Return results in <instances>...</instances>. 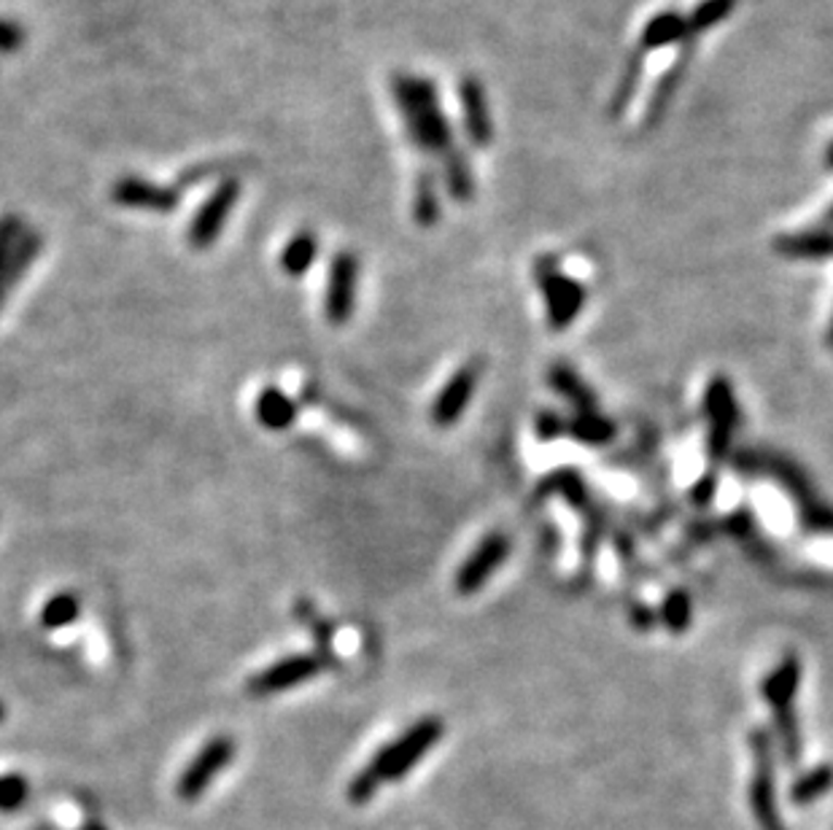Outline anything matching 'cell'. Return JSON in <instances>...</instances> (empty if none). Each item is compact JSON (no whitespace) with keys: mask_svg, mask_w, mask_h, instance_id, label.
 <instances>
[{"mask_svg":"<svg viewBox=\"0 0 833 830\" xmlns=\"http://www.w3.org/2000/svg\"><path fill=\"white\" fill-rule=\"evenodd\" d=\"M443 731L445 726L440 717H421L418 722H413L402 737H396L394 742L378 750L376 758L370 760L365 771H359L351 779L349 798L354 804H367L380 784L394 782V779L411 774L413 766L443 739Z\"/></svg>","mask_w":833,"mask_h":830,"instance_id":"6da1fadb","label":"cell"},{"mask_svg":"<svg viewBox=\"0 0 833 830\" xmlns=\"http://www.w3.org/2000/svg\"><path fill=\"white\" fill-rule=\"evenodd\" d=\"M3 717H5V706L0 704V722H3Z\"/></svg>","mask_w":833,"mask_h":830,"instance_id":"ee69618b","label":"cell"},{"mask_svg":"<svg viewBox=\"0 0 833 830\" xmlns=\"http://www.w3.org/2000/svg\"><path fill=\"white\" fill-rule=\"evenodd\" d=\"M642 65H645V52H642V49H636V54H634V58H631V63H629V68H626L623 78H620L618 95H615V103H613V114L623 111L626 105H629V100L634 98L636 84H640Z\"/></svg>","mask_w":833,"mask_h":830,"instance_id":"4dcf8cb0","label":"cell"},{"mask_svg":"<svg viewBox=\"0 0 833 830\" xmlns=\"http://www.w3.org/2000/svg\"><path fill=\"white\" fill-rule=\"evenodd\" d=\"M823 224H825V229H831V227H833V203H831L829 211H825V216H823Z\"/></svg>","mask_w":833,"mask_h":830,"instance_id":"ab89813d","label":"cell"},{"mask_svg":"<svg viewBox=\"0 0 833 830\" xmlns=\"http://www.w3.org/2000/svg\"><path fill=\"white\" fill-rule=\"evenodd\" d=\"M78 615H81V602H78L76 593H58L41 607V626L47 631H58V628L76 622Z\"/></svg>","mask_w":833,"mask_h":830,"instance_id":"d4e9b609","label":"cell"},{"mask_svg":"<svg viewBox=\"0 0 833 830\" xmlns=\"http://www.w3.org/2000/svg\"><path fill=\"white\" fill-rule=\"evenodd\" d=\"M540 493H561L572 507H585L589 504V491H585L583 478L572 469H558L540 488Z\"/></svg>","mask_w":833,"mask_h":830,"instance_id":"83f0119b","label":"cell"},{"mask_svg":"<svg viewBox=\"0 0 833 830\" xmlns=\"http://www.w3.org/2000/svg\"><path fill=\"white\" fill-rule=\"evenodd\" d=\"M547 383H551V389L556 391V394H561L564 400L575 407V413L596 411V394L569 364H553V367L547 369Z\"/></svg>","mask_w":833,"mask_h":830,"instance_id":"2e32d148","label":"cell"},{"mask_svg":"<svg viewBox=\"0 0 833 830\" xmlns=\"http://www.w3.org/2000/svg\"><path fill=\"white\" fill-rule=\"evenodd\" d=\"M734 3L736 0H704V3H698V9L687 16V30H691V36L709 30V27H715L718 22H723L725 16L734 11Z\"/></svg>","mask_w":833,"mask_h":830,"instance_id":"f546056e","label":"cell"},{"mask_svg":"<svg viewBox=\"0 0 833 830\" xmlns=\"http://www.w3.org/2000/svg\"><path fill=\"white\" fill-rule=\"evenodd\" d=\"M715 493H718V475H715V469H707V473H704L702 478L693 483L691 499L698 510H704V507H709V504H712Z\"/></svg>","mask_w":833,"mask_h":830,"instance_id":"8d00e7d4","label":"cell"},{"mask_svg":"<svg viewBox=\"0 0 833 830\" xmlns=\"http://www.w3.org/2000/svg\"><path fill=\"white\" fill-rule=\"evenodd\" d=\"M458 103H462L464 130H467L469 143L485 149L494 140V125H491L483 84L472 76L464 78L462 87H458Z\"/></svg>","mask_w":833,"mask_h":830,"instance_id":"8fae6325","label":"cell"},{"mask_svg":"<svg viewBox=\"0 0 833 830\" xmlns=\"http://www.w3.org/2000/svg\"><path fill=\"white\" fill-rule=\"evenodd\" d=\"M658 620H661L672 633L687 631V628H691V620H693V602H691V596H687V591H682V588H674V591L669 593L667 599H664L661 613H658Z\"/></svg>","mask_w":833,"mask_h":830,"instance_id":"4316f807","label":"cell"},{"mask_svg":"<svg viewBox=\"0 0 833 830\" xmlns=\"http://www.w3.org/2000/svg\"><path fill=\"white\" fill-rule=\"evenodd\" d=\"M704 413H707V453L712 462H723L731 451V440L740 426V405L734 386L723 375H715L704 391Z\"/></svg>","mask_w":833,"mask_h":830,"instance_id":"7a4b0ae2","label":"cell"},{"mask_svg":"<svg viewBox=\"0 0 833 830\" xmlns=\"http://www.w3.org/2000/svg\"><path fill=\"white\" fill-rule=\"evenodd\" d=\"M356 278H359V262L351 251H340L335 254L332 265H329L327 280V300H324V311H327L329 324H345L354 313L356 300Z\"/></svg>","mask_w":833,"mask_h":830,"instance_id":"ba28073f","label":"cell"},{"mask_svg":"<svg viewBox=\"0 0 833 830\" xmlns=\"http://www.w3.org/2000/svg\"><path fill=\"white\" fill-rule=\"evenodd\" d=\"M294 615H298V620L303 622L307 631L313 633V639H316V644H318V653L335 655L332 653V642H335L332 622L324 618V615L318 613V609L313 607L307 599H300V602L294 604Z\"/></svg>","mask_w":833,"mask_h":830,"instance_id":"484cf974","label":"cell"},{"mask_svg":"<svg viewBox=\"0 0 833 830\" xmlns=\"http://www.w3.org/2000/svg\"><path fill=\"white\" fill-rule=\"evenodd\" d=\"M20 235H22L20 218H14V216L0 218V276H3L11 254H14V246H16V240H20Z\"/></svg>","mask_w":833,"mask_h":830,"instance_id":"836d02e7","label":"cell"},{"mask_svg":"<svg viewBox=\"0 0 833 830\" xmlns=\"http://www.w3.org/2000/svg\"><path fill=\"white\" fill-rule=\"evenodd\" d=\"M238 747L229 737H214L203 744L194 760L184 768V774L178 777V798L181 801H194L211 788L216 777L229 766V760L235 758Z\"/></svg>","mask_w":833,"mask_h":830,"instance_id":"8992f818","label":"cell"},{"mask_svg":"<svg viewBox=\"0 0 833 830\" xmlns=\"http://www.w3.org/2000/svg\"><path fill=\"white\" fill-rule=\"evenodd\" d=\"M84 830H105L103 826H98V822H87V828Z\"/></svg>","mask_w":833,"mask_h":830,"instance_id":"7bdbcfd3","label":"cell"},{"mask_svg":"<svg viewBox=\"0 0 833 830\" xmlns=\"http://www.w3.org/2000/svg\"><path fill=\"white\" fill-rule=\"evenodd\" d=\"M723 529L729 531L731 537H736V540H756L758 537V529H756V518H753L747 510H736V513H731L729 518L723 520Z\"/></svg>","mask_w":833,"mask_h":830,"instance_id":"d590c367","label":"cell"},{"mask_svg":"<svg viewBox=\"0 0 833 830\" xmlns=\"http://www.w3.org/2000/svg\"><path fill=\"white\" fill-rule=\"evenodd\" d=\"M507 553H510V540H507L502 531H494V535L483 537L480 545L475 548L472 553L464 558V564L458 566L456 571V591L462 596H472L478 593L480 588L485 586L491 575L505 564Z\"/></svg>","mask_w":833,"mask_h":830,"instance_id":"52a82bcc","label":"cell"},{"mask_svg":"<svg viewBox=\"0 0 833 830\" xmlns=\"http://www.w3.org/2000/svg\"><path fill=\"white\" fill-rule=\"evenodd\" d=\"M825 340H829V348L833 351V316H831V324H829V338Z\"/></svg>","mask_w":833,"mask_h":830,"instance_id":"b9f144b4","label":"cell"},{"mask_svg":"<svg viewBox=\"0 0 833 830\" xmlns=\"http://www.w3.org/2000/svg\"><path fill=\"white\" fill-rule=\"evenodd\" d=\"M567 435L580 445L602 448L615 440V424L599 411L575 413V418L567 420Z\"/></svg>","mask_w":833,"mask_h":830,"instance_id":"ffe728a7","label":"cell"},{"mask_svg":"<svg viewBox=\"0 0 833 830\" xmlns=\"http://www.w3.org/2000/svg\"><path fill=\"white\" fill-rule=\"evenodd\" d=\"M478 378H480V367L475 362L464 364V367H458L456 373L451 375V380L443 386V389H440L438 400H434L432 405L434 424L449 429V426H454L456 420L462 418V413L467 411V405L472 402L475 389H478Z\"/></svg>","mask_w":833,"mask_h":830,"instance_id":"30bf717a","label":"cell"},{"mask_svg":"<svg viewBox=\"0 0 833 830\" xmlns=\"http://www.w3.org/2000/svg\"><path fill=\"white\" fill-rule=\"evenodd\" d=\"M407 125V136L427 154H449L454 151V127L440 114V109L416 111L402 116Z\"/></svg>","mask_w":833,"mask_h":830,"instance_id":"4fadbf2b","label":"cell"},{"mask_svg":"<svg viewBox=\"0 0 833 830\" xmlns=\"http://www.w3.org/2000/svg\"><path fill=\"white\" fill-rule=\"evenodd\" d=\"M825 165H829V167H831V171H833V140H831V146H829V151H825Z\"/></svg>","mask_w":833,"mask_h":830,"instance_id":"60d3db41","label":"cell"},{"mask_svg":"<svg viewBox=\"0 0 833 830\" xmlns=\"http://www.w3.org/2000/svg\"><path fill=\"white\" fill-rule=\"evenodd\" d=\"M38 251H41V235L22 232L14 246V254H11L9 265H5L3 276H0V305H3L5 297L11 294V289L20 284V278L25 276V271L30 267V262L36 260Z\"/></svg>","mask_w":833,"mask_h":830,"instance_id":"44dd1931","label":"cell"},{"mask_svg":"<svg viewBox=\"0 0 833 830\" xmlns=\"http://www.w3.org/2000/svg\"><path fill=\"white\" fill-rule=\"evenodd\" d=\"M691 38V30H687V20L678 11H664V14L653 16L647 22V27L642 30V52H653V49H664L672 47V43L687 41Z\"/></svg>","mask_w":833,"mask_h":830,"instance_id":"d6986e66","label":"cell"},{"mask_svg":"<svg viewBox=\"0 0 833 830\" xmlns=\"http://www.w3.org/2000/svg\"><path fill=\"white\" fill-rule=\"evenodd\" d=\"M534 278L545 297L547 327L553 332H564L580 316L585 302V289L580 280L564 276L553 260H540L534 265Z\"/></svg>","mask_w":833,"mask_h":830,"instance_id":"3957f363","label":"cell"},{"mask_svg":"<svg viewBox=\"0 0 833 830\" xmlns=\"http://www.w3.org/2000/svg\"><path fill=\"white\" fill-rule=\"evenodd\" d=\"M777 254L787 260H831L833 256V229H807V232L782 235L774 240Z\"/></svg>","mask_w":833,"mask_h":830,"instance_id":"9a60e30c","label":"cell"},{"mask_svg":"<svg viewBox=\"0 0 833 830\" xmlns=\"http://www.w3.org/2000/svg\"><path fill=\"white\" fill-rule=\"evenodd\" d=\"M114 200L125 208H138V211H156V213H171L178 208V192L167 187H156L152 181H143V178L127 176L119 178L111 189Z\"/></svg>","mask_w":833,"mask_h":830,"instance_id":"7c38bea8","label":"cell"},{"mask_svg":"<svg viewBox=\"0 0 833 830\" xmlns=\"http://www.w3.org/2000/svg\"><path fill=\"white\" fill-rule=\"evenodd\" d=\"M631 622H634V628H640V631H651L658 622V615L653 613L647 604H634V607H631Z\"/></svg>","mask_w":833,"mask_h":830,"instance_id":"f35d334b","label":"cell"},{"mask_svg":"<svg viewBox=\"0 0 833 830\" xmlns=\"http://www.w3.org/2000/svg\"><path fill=\"white\" fill-rule=\"evenodd\" d=\"M413 213H416V222L421 227H434L440 216V203H438V189H434V176L432 173H421L416 184V205H413Z\"/></svg>","mask_w":833,"mask_h":830,"instance_id":"f1b7e54d","label":"cell"},{"mask_svg":"<svg viewBox=\"0 0 833 830\" xmlns=\"http://www.w3.org/2000/svg\"><path fill=\"white\" fill-rule=\"evenodd\" d=\"M833 788V766L823 763V766L812 768V771L804 774L796 784L791 788V801L796 806H809L818 798H823L825 793Z\"/></svg>","mask_w":833,"mask_h":830,"instance_id":"603a6c76","label":"cell"},{"mask_svg":"<svg viewBox=\"0 0 833 830\" xmlns=\"http://www.w3.org/2000/svg\"><path fill=\"white\" fill-rule=\"evenodd\" d=\"M27 798V779L20 774H5L0 777V809L14 812L25 804Z\"/></svg>","mask_w":833,"mask_h":830,"instance_id":"d6a6232c","label":"cell"},{"mask_svg":"<svg viewBox=\"0 0 833 830\" xmlns=\"http://www.w3.org/2000/svg\"><path fill=\"white\" fill-rule=\"evenodd\" d=\"M391 89H394V100L400 105L402 116L416 114V111H427V109H438V87L429 78H418V76H394L391 81Z\"/></svg>","mask_w":833,"mask_h":830,"instance_id":"e0dca14e","label":"cell"},{"mask_svg":"<svg viewBox=\"0 0 833 830\" xmlns=\"http://www.w3.org/2000/svg\"><path fill=\"white\" fill-rule=\"evenodd\" d=\"M678 81H680V65H674V68L669 73H664V78L658 81L656 92H653L651 105H647V120L651 122L661 120L664 109H667L669 100H672V95H674V89H678Z\"/></svg>","mask_w":833,"mask_h":830,"instance_id":"1f68e13d","label":"cell"},{"mask_svg":"<svg viewBox=\"0 0 833 830\" xmlns=\"http://www.w3.org/2000/svg\"><path fill=\"white\" fill-rule=\"evenodd\" d=\"M534 431L542 442H553L567 435V420L553 411H542L534 418Z\"/></svg>","mask_w":833,"mask_h":830,"instance_id":"e575fe53","label":"cell"},{"mask_svg":"<svg viewBox=\"0 0 833 830\" xmlns=\"http://www.w3.org/2000/svg\"><path fill=\"white\" fill-rule=\"evenodd\" d=\"M238 194H240V184L235 181V178H227V181H222L219 189L205 200V205L200 208L192 227H189L187 232V240L194 246V249H209V246L219 238L222 227H225Z\"/></svg>","mask_w":833,"mask_h":830,"instance_id":"9c48e42d","label":"cell"},{"mask_svg":"<svg viewBox=\"0 0 833 830\" xmlns=\"http://www.w3.org/2000/svg\"><path fill=\"white\" fill-rule=\"evenodd\" d=\"M254 413H256V420H260L265 429L281 431L294 424V418H298V405H294L292 397L283 394L281 389L267 386V389H262L260 397H256Z\"/></svg>","mask_w":833,"mask_h":830,"instance_id":"ac0fdd59","label":"cell"},{"mask_svg":"<svg viewBox=\"0 0 833 830\" xmlns=\"http://www.w3.org/2000/svg\"><path fill=\"white\" fill-rule=\"evenodd\" d=\"M798 686H802V661H798L796 653H791L769 671V677L760 686V693H763V701L771 712L796 709Z\"/></svg>","mask_w":833,"mask_h":830,"instance_id":"5bb4252c","label":"cell"},{"mask_svg":"<svg viewBox=\"0 0 833 830\" xmlns=\"http://www.w3.org/2000/svg\"><path fill=\"white\" fill-rule=\"evenodd\" d=\"M318 256V240L313 232H298L292 240L287 243L281 254V267L287 276L298 278L305 276L311 271V265L316 262Z\"/></svg>","mask_w":833,"mask_h":830,"instance_id":"7402d4cb","label":"cell"},{"mask_svg":"<svg viewBox=\"0 0 833 830\" xmlns=\"http://www.w3.org/2000/svg\"><path fill=\"white\" fill-rule=\"evenodd\" d=\"M445 184H449V192L454 194L458 203H467L475 194V178L472 167L464 160L462 151H449L445 154Z\"/></svg>","mask_w":833,"mask_h":830,"instance_id":"cb8c5ba5","label":"cell"},{"mask_svg":"<svg viewBox=\"0 0 833 830\" xmlns=\"http://www.w3.org/2000/svg\"><path fill=\"white\" fill-rule=\"evenodd\" d=\"M332 664H335V655H324L318 653V650L316 653L289 655V658H281L276 661V664L267 666V669L256 671V675L249 680V686H245V691L256 695V699H265V695H273V693H283L289 691V688L305 686V682H311L313 677L321 675V671Z\"/></svg>","mask_w":833,"mask_h":830,"instance_id":"277c9868","label":"cell"},{"mask_svg":"<svg viewBox=\"0 0 833 830\" xmlns=\"http://www.w3.org/2000/svg\"><path fill=\"white\" fill-rule=\"evenodd\" d=\"M25 41V33L20 25H11V22L0 20V52H14Z\"/></svg>","mask_w":833,"mask_h":830,"instance_id":"74e56055","label":"cell"},{"mask_svg":"<svg viewBox=\"0 0 833 830\" xmlns=\"http://www.w3.org/2000/svg\"><path fill=\"white\" fill-rule=\"evenodd\" d=\"M750 750L753 758H756V777H753L750 788L753 812H756L763 830H782L774 793V747H771V737L763 728H756L750 733Z\"/></svg>","mask_w":833,"mask_h":830,"instance_id":"5b68a950","label":"cell"}]
</instances>
